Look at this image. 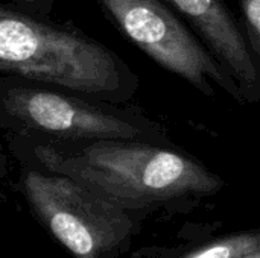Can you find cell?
<instances>
[{
	"mask_svg": "<svg viewBox=\"0 0 260 258\" xmlns=\"http://www.w3.org/2000/svg\"><path fill=\"white\" fill-rule=\"evenodd\" d=\"M38 164L73 178L145 220L163 210L187 213L224 187V179L174 144L139 140H91L85 144H38Z\"/></svg>",
	"mask_w": 260,
	"mask_h": 258,
	"instance_id": "cell-1",
	"label": "cell"
},
{
	"mask_svg": "<svg viewBox=\"0 0 260 258\" xmlns=\"http://www.w3.org/2000/svg\"><path fill=\"white\" fill-rule=\"evenodd\" d=\"M238 258H260V251L257 252H253V254H247V255H242V257Z\"/></svg>",
	"mask_w": 260,
	"mask_h": 258,
	"instance_id": "cell-10",
	"label": "cell"
},
{
	"mask_svg": "<svg viewBox=\"0 0 260 258\" xmlns=\"http://www.w3.org/2000/svg\"><path fill=\"white\" fill-rule=\"evenodd\" d=\"M225 67L245 102L260 100V68L242 27L224 0H165Z\"/></svg>",
	"mask_w": 260,
	"mask_h": 258,
	"instance_id": "cell-6",
	"label": "cell"
},
{
	"mask_svg": "<svg viewBox=\"0 0 260 258\" xmlns=\"http://www.w3.org/2000/svg\"><path fill=\"white\" fill-rule=\"evenodd\" d=\"M20 189L32 217L73 258H119L143 220L70 176L27 169Z\"/></svg>",
	"mask_w": 260,
	"mask_h": 258,
	"instance_id": "cell-3",
	"label": "cell"
},
{
	"mask_svg": "<svg viewBox=\"0 0 260 258\" xmlns=\"http://www.w3.org/2000/svg\"><path fill=\"white\" fill-rule=\"evenodd\" d=\"M99 3L117 27L158 65L209 97L219 88L238 103H245L233 76L165 0H99Z\"/></svg>",
	"mask_w": 260,
	"mask_h": 258,
	"instance_id": "cell-4",
	"label": "cell"
},
{
	"mask_svg": "<svg viewBox=\"0 0 260 258\" xmlns=\"http://www.w3.org/2000/svg\"><path fill=\"white\" fill-rule=\"evenodd\" d=\"M2 109L30 132L62 140H139L172 144L158 123L139 113L114 109L38 87H11Z\"/></svg>",
	"mask_w": 260,
	"mask_h": 258,
	"instance_id": "cell-5",
	"label": "cell"
},
{
	"mask_svg": "<svg viewBox=\"0 0 260 258\" xmlns=\"http://www.w3.org/2000/svg\"><path fill=\"white\" fill-rule=\"evenodd\" d=\"M5 173H6V160H5V155L0 149V178L5 176Z\"/></svg>",
	"mask_w": 260,
	"mask_h": 258,
	"instance_id": "cell-9",
	"label": "cell"
},
{
	"mask_svg": "<svg viewBox=\"0 0 260 258\" xmlns=\"http://www.w3.org/2000/svg\"><path fill=\"white\" fill-rule=\"evenodd\" d=\"M0 70L79 93L120 97L137 79L105 46L0 6Z\"/></svg>",
	"mask_w": 260,
	"mask_h": 258,
	"instance_id": "cell-2",
	"label": "cell"
},
{
	"mask_svg": "<svg viewBox=\"0 0 260 258\" xmlns=\"http://www.w3.org/2000/svg\"><path fill=\"white\" fill-rule=\"evenodd\" d=\"M257 251H260V228H251L212 239L178 258H238Z\"/></svg>",
	"mask_w": 260,
	"mask_h": 258,
	"instance_id": "cell-7",
	"label": "cell"
},
{
	"mask_svg": "<svg viewBox=\"0 0 260 258\" xmlns=\"http://www.w3.org/2000/svg\"><path fill=\"white\" fill-rule=\"evenodd\" d=\"M242 32L260 68V0H241Z\"/></svg>",
	"mask_w": 260,
	"mask_h": 258,
	"instance_id": "cell-8",
	"label": "cell"
}]
</instances>
